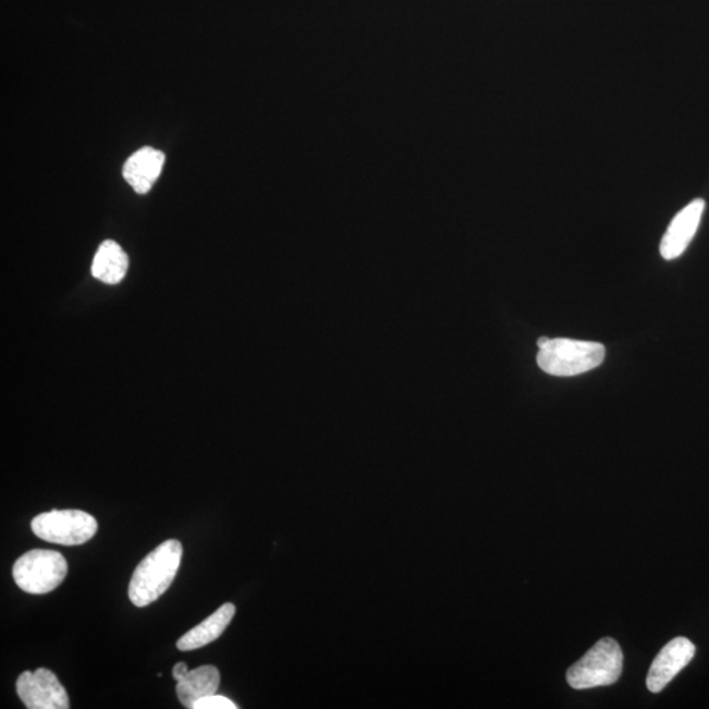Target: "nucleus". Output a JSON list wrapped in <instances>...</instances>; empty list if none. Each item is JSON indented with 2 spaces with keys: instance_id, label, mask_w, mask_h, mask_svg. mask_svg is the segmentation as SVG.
<instances>
[{
  "instance_id": "nucleus-1",
  "label": "nucleus",
  "mask_w": 709,
  "mask_h": 709,
  "mask_svg": "<svg viewBox=\"0 0 709 709\" xmlns=\"http://www.w3.org/2000/svg\"><path fill=\"white\" fill-rule=\"evenodd\" d=\"M183 546L170 539L162 542L139 562L130 584V599L136 607H146L161 598L181 566Z\"/></svg>"
},
{
  "instance_id": "nucleus-2",
  "label": "nucleus",
  "mask_w": 709,
  "mask_h": 709,
  "mask_svg": "<svg viewBox=\"0 0 709 709\" xmlns=\"http://www.w3.org/2000/svg\"><path fill=\"white\" fill-rule=\"evenodd\" d=\"M538 364L546 374L571 377L589 372L603 363L606 349L603 344L565 340H551L539 347Z\"/></svg>"
},
{
  "instance_id": "nucleus-3",
  "label": "nucleus",
  "mask_w": 709,
  "mask_h": 709,
  "mask_svg": "<svg viewBox=\"0 0 709 709\" xmlns=\"http://www.w3.org/2000/svg\"><path fill=\"white\" fill-rule=\"evenodd\" d=\"M623 660L621 645L604 637L567 670V683L576 689L611 686L621 679Z\"/></svg>"
},
{
  "instance_id": "nucleus-4",
  "label": "nucleus",
  "mask_w": 709,
  "mask_h": 709,
  "mask_svg": "<svg viewBox=\"0 0 709 709\" xmlns=\"http://www.w3.org/2000/svg\"><path fill=\"white\" fill-rule=\"evenodd\" d=\"M68 562L59 552L34 549L15 562V583L29 594H47L59 587L68 576Z\"/></svg>"
},
{
  "instance_id": "nucleus-5",
  "label": "nucleus",
  "mask_w": 709,
  "mask_h": 709,
  "mask_svg": "<svg viewBox=\"0 0 709 709\" xmlns=\"http://www.w3.org/2000/svg\"><path fill=\"white\" fill-rule=\"evenodd\" d=\"M32 531L48 542L60 546H81L94 538L98 522L81 510H52L37 515L30 523Z\"/></svg>"
},
{
  "instance_id": "nucleus-6",
  "label": "nucleus",
  "mask_w": 709,
  "mask_h": 709,
  "mask_svg": "<svg viewBox=\"0 0 709 709\" xmlns=\"http://www.w3.org/2000/svg\"><path fill=\"white\" fill-rule=\"evenodd\" d=\"M16 692L24 706L29 709H68L69 695L48 669L24 672L16 682Z\"/></svg>"
},
{
  "instance_id": "nucleus-7",
  "label": "nucleus",
  "mask_w": 709,
  "mask_h": 709,
  "mask_svg": "<svg viewBox=\"0 0 709 709\" xmlns=\"http://www.w3.org/2000/svg\"><path fill=\"white\" fill-rule=\"evenodd\" d=\"M695 645L686 637H676L668 643L656 657L649 669L647 686L650 693H660L675 675L692 662Z\"/></svg>"
},
{
  "instance_id": "nucleus-8",
  "label": "nucleus",
  "mask_w": 709,
  "mask_h": 709,
  "mask_svg": "<svg viewBox=\"0 0 709 709\" xmlns=\"http://www.w3.org/2000/svg\"><path fill=\"white\" fill-rule=\"evenodd\" d=\"M705 209V200L696 199L674 217L661 242L660 252L663 258L673 260L686 252L699 228Z\"/></svg>"
},
{
  "instance_id": "nucleus-9",
  "label": "nucleus",
  "mask_w": 709,
  "mask_h": 709,
  "mask_svg": "<svg viewBox=\"0 0 709 709\" xmlns=\"http://www.w3.org/2000/svg\"><path fill=\"white\" fill-rule=\"evenodd\" d=\"M164 161V152L146 146L127 158L123 169L124 179L137 194H148L161 175Z\"/></svg>"
},
{
  "instance_id": "nucleus-10",
  "label": "nucleus",
  "mask_w": 709,
  "mask_h": 709,
  "mask_svg": "<svg viewBox=\"0 0 709 709\" xmlns=\"http://www.w3.org/2000/svg\"><path fill=\"white\" fill-rule=\"evenodd\" d=\"M235 615V606L225 603L212 615L206 619L195 628L191 629L183 637L179 638L176 648L182 651H191L206 647L219 638L228 628Z\"/></svg>"
},
{
  "instance_id": "nucleus-11",
  "label": "nucleus",
  "mask_w": 709,
  "mask_h": 709,
  "mask_svg": "<svg viewBox=\"0 0 709 709\" xmlns=\"http://www.w3.org/2000/svg\"><path fill=\"white\" fill-rule=\"evenodd\" d=\"M219 669L212 665L200 667L188 672L178 682L176 694L185 708H194L197 700L215 695L220 686Z\"/></svg>"
},
{
  "instance_id": "nucleus-12",
  "label": "nucleus",
  "mask_w": 709,
  "mask_h": 709,
  "mask_svg": "<svg viewBox=\"0 0 709 709\" xmlns=\"http://www.w3.org/2000/svg\"><path fill=\"white\" fill-rule=\"evenodd\" d=\"M127 266V255L117 242L105 241L95 255L91 268L93 277L106 284H119L125 278Z\"/></svg>"
},
{
  "instance_id": "nucleus-13",
  "label": "nucleus",
  "mask_w": 709,
  "mask_h": 709,
  "mask_svg": "<svg viewBox=\"0 0 709 709\" xmlns=\"http://www.w3.org/2000/svg\"><path fill=\"white\" fill-rule=\"evenodd\" d=\"M235 708H239V706L234 705L232 700L225 698V696L215 694V695L207 696V698L197 700L193 709H235Z\"/></svg>"
},
{
  "instance_id": "nucleus-14",
  "label": "nucleus",
  "mask_w": 709,
  "mask_h": 709,
  "mask_svg": "<svg viewBox=\"0 0 709 709\" xmlns=\"http://www.w3.org/2000/svg\"><path fill=\"white\" fill-rule=\"evenodd\" d=\"M190 672L188 667L184 662H178L174 669H172V676L176 682L182 681L185 675Z\"/></svg>"
},
{
  "instance_id": "nucleus-15",
  "label": "nucleus",
  "mask_w": 709,
  "mask_h": 709,
  "mask_svg": "<svg viewBox=\"0 0 709 709\" xmlns=\"http://www.w3.org/2000/svg\"><path fill=\"white\" fill-rule=\"evenodd\" d=\"M549 341H551L549 340V338L541 337L540 340L538 341V346L539 347L545 346V344H547Z\"/></svg>"
}]
</instances>
